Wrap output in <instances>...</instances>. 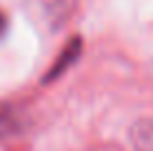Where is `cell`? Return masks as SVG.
I'll list each match as a JSON object with an SVG mask.
<instances>
[{"mask_svg": "<svg viewBox=\"0 0 153 151\" xmlns=\"http://www.w3.org/2000/svg\"><path fill=\"white\" fill-rule=\"evenodd\" d=\"M25 127H27V116L22 113V109L9 102H0V140L18 136Z\"/></svg>", "mask_w": 153, "mask_h": 151, "instance_id": "2", "label": "cell"}, {"mask_svg": "<svg viewBox=\"0 0 153 151\" xmlns=\"http://www.w3.org/2000/svg\"><path fill=\"white\" fill-rule=\"evenodd\" d=\"M78 56H80V38H73L71 42H67V47L62 49V54L58 56V60L51 65V69H49V74L45 76V80H56L62 71H67L73 62H76Z\"/></svg>", "mask_w": 153, "mask_h": 151, "instance_id": "3", "label": "cell"}, {"mask_svg": "<svg viewBox=\"0 0 153 151\" xmlns=\"http://www.w3.org/2000/svg\"><path fill=\"white\" fill-rule=\"evenodd\" d=\"M29 18L47 29H56L65 13V0H25Z\"/></svg>", "mask_w": 153, "mask_h": 151, "instance_id": "1", "label": "cell"}, {"mask_svg": "<svg viewBox=\"0 0 153 151\" xmlns=\"http://www.w3.org/2000/svg\"><path fill=\"white\" fill-rule=\"evenodd\" d=\"M7 27H9V20H7V16L0 11V38H2V36L7 33Z\"/></svg>", "mask_w": 153, "mask_h": 151, "instance_id": "5", "label": "cell"}, {"mask_svg": "<svg viewBox=\"0 0 153 151\" xmlns=\"http://www.w3.org/2000/svg\"><path fill=\"white\" fill-rule=\"evenodd\" d=\"M135 151H153V120H140L131 129Z\"/></svg>", "mask_w": 153, "mask_h": 151, "instance_id": "4", "label": "cell"}]
</instances>
